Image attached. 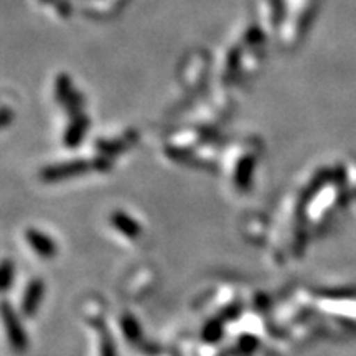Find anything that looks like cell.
Here are the masks:
<instances>
[{
  "mask_svg": "<svg viewBox=\"0 0 356 356\" xmlns=\"http://www.w3.org/2000/svg\"><path fill=\"white\" fill-rule=\"evenodd\" d=\"M111 222H113V226L119 231V233L127 236L129 239H137L142 233L139 222L122 211H115L114 215L111 216Z\"/></svg>",
  "mask_w": 356,
  "mask_h": 356,
  "instance_id": "cell-5",
  "label": "cell"
},
{
  "mask_svg": "<svg viewBox=\"0 0 356 356\" xmlns=\"http://www.w3.org/2000/svg\"><path fill=\"white\" fill-rule=\"evenodd\" d=\"M0 318H2L3 328H6L8 343H10L12 350L17 353H24L29 348V337L24 330V325L20 322L19 314L15 309L8 304V302H2L0 304Z\"/></svg>",
  "mask_w": 356,
  "mask_h": 356,
  "instance_id": "cell-1",
  "label": "cell"
},
{
  "mask_svg": "<svg viewBox=\"0 0 356 356\" xmlns=\"http://www.w3.org/2000/svg\"><path fill=\"white\" fill-rule=\"evenodd\" d=\"M122 328H124V335L127 337L129 341H137L140 338V327L137 323V320L131 317V315H126L122 318Z\"/></svg>",
  "mask_w": 356,
  "mask_h": 356,
  "instance_id": "cell-8",
  "label": "cell"
},
{
  "mask_svg": "<svg viewBox=\"0 0 356 356\" xmlns=\"http://www.w3.org/2000/svg\"><path fill=\"white\" fill-rule=\"evenodd\" d=\"M15 280V262L10 259L0 261V293L7 292Z\"/></svg>",
  "mask_w": 356,
  "mask_h": 356,
  "instance_id": "cell-7",
  "label": "cell"
},
{
  "mask_svg": "<svg viewBox=\"0 0 356 356\" xmlns=\"http://www.w3.org/2000/svg\"><path fill=\"white\" fill-rule=\"evenodd\" d=\"M25 239L30 244V248L35 251V254L43 257V259H51V257L56 256V243L53 241L50 236L42 233V231L33 228L26 229Z\"/></svg>",
  "mask_w": 356,
  "mask_h": 356,
  "instance_id": "cell-4",
  "label": "cell"
},
{
  "mask_svg": "<svg viewBox=\"0 0 356 356\" xmlns=\"http://www.w3.org/2000/svg\"><path fill=\"white\" fill-rule=\"evenodd\" d=\"M101 356H118L113 337L106 330H101Z\"/></svg>",
  "mask_w": 356,
  "mask_h": 356,
  "instance_id": "cell-9",
  "label": "cell"
},
{
  "mask_svg": "<svg viewBox=\"0 0 356 356\" xmlns=\"http://www.w3.org/2000/svg\"><path fill=\"white\" fill-rule=\"evenodd\" d=\"M221 335V325L218 322H210L204 327V332H203V337L207 338L208 341H216L218 338Z\"/></svg>",
  "mask_w": 356,
  "mask_h": 356,
  "instance_id": "cell-10",
  "label": "cell"
},
{
  "mask_svg": "<svg viewBox=\"0 0 356 356\" xmlns=\"http://www.w3.org/2000/svg\"><path fill=\"white\" fill-rule=\"evenodd\" d=\"M252 175H254V160H252V157H246L241 163H239L238 168H236V186L241 190H248L249 186H251Z\"/></svg>",
  "mask_w": 356,
  "mask_h": 356,
  "instance_id": "cell-6",
  "label": "cell"
},
{
  "mask_svg": "<svg viewBox=\"0 0 356 356\" xmlns=\"http://www.w3.org/2000/svg\"><path fill=\"white\" fill-rule=\"evenodd\" d=\"M95 167L92 163L83 162V160H78V162H68V163H60V165H51L44 168L42 172V180L44 181H56V180H65V178L78 177L88 173L91 168Z\"/></svg>",
  "mask_w": 356,
  "mask_h": 356,
  "instance_id": "cell-2",
  "label": "cell"
},
{
  "mask_svg": "<svg viewBox=\"0 0 356 356\" xmlns=\"http://www.w3.org/2000/svg\"><path fill=\"white\" fill-rule=\"evenodd\" d=\"M44 296V284L42 279H33L30 280L29 286L25 287L24 296H22V304L20 310L25 317H33L37 314L38 307L42 305Z\"/></svg>",
  "mask_w": 356,
  "mask_h": 356,
  "instance_id": "cell-3",
  "label": "cell"
}]
</instances>
